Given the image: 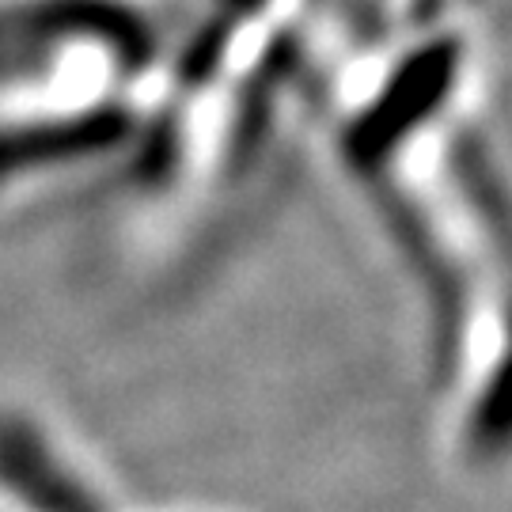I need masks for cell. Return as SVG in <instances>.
<instances>
[{
	"mask_svg": "<svg viewBox=\"0 0 512 512\" xmlns=\"http://www.w3.org/2000/svg\"><path fill=\"white\" fill-rule=\"evenodd\" d=\"M0 512H126L92 456L27 403H0Z\"/></svg>",
	"mask_w": 512,
	"mask_h": 512,
	"instance_id": "1",
	"label": "cell"
}]
</instances>
